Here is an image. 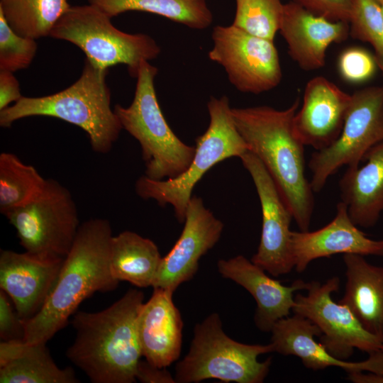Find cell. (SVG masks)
Wrapping results in <instances>:
<instances>
[{"label": "cell", "mask_w": 383, "mask_h": 383, "mask_svg": "<svg viewBox=\"0 0 383 383\" xmlns=\"http://www.w3.org/2000/svg\"><path fill=\"white\" fill-rule=\"evenodd\" d=\"M299 106L297 98L283 110L257 106L232 108L231 113L248 150L265 167L300 231H308L314 198L305 173V145L293 126Z\"/></svg>", "instance_id": "cell-1"}, {"label": "cell", "mask_w": 383, "mask_h": 383, "mask_svg": "<svg viewBox=\"0 0 383 383\" xmlns=\"http://www.w3.org/2000/svg\"><path fill=\"white\" fill-rule=\"evenodd\" d=\"M112 237L106 219L93 218L80 224L51 293L34 316L23 320L24 341L46 343L67 325L84 300L96 292L117 288L119 281L110 269Z\"/></svg>", "instance_id": "cell-2"}, {"label": "cell", "mask_w": 383, "mask_h": 383, "mask_svg": "<svg viewBox=\"0 0 383 383\" xmlns=\"http://www.w3.org/2000/svg\"><path fill=\"white\" fill-rule=\"evenodd\" d=\"M142 291L130 289L118 301L98 312L77 311L76 332L67 357L93 383H133L140 349L136 321L144 303Z\"/></svg>", "instance_id": "cell-3"}, {"label": "cell", "mask_w": 383, "mask_h": 383, "mask_svg": "<svg viewBox=\"0 0 383 383\" xmlns=\"http://www.w3.org/2000/svg\"><path fill=\"white\" fill-rule=\"evenodd\" d=\"M108 71L86 59L80 77L71 86L48 96H22L0 111V126L9 128L16 121L30 116L59 118L84 130L94 152L108 153L123 129L111 108Z\"/></svg>", "instance_id": "cell-4"}, {"label": "cell", "mask_w": 383, "mask_h": 383, "mask_svg": "<svg viewBox=\"0 0 383 383\" xmlns=\"http://www.w3.org/2000/svg\"><path fill=\"white\" fill-rule=\"evenodd\" d=\"M157 68L141 62L133 100L128 107L114 106L123 129L140 145L145 175L154 180L174 178L185 172L195 154V146L183 143L166 121L157 101L154 79Z\"/></svg>", "instance_id": "cell-5"}, {"label": "cell", "mask_w": 383, "mask_h": 383, "mask_svg": "<svg viewBox=\"0 0 383 383\" xmlns=\"http://www.w3.org/2000/svg\"><path fill=\"white\" fill-rule=\"evenodd\" d=\"M273 353L267 345L238 342L226 335L220 316L212 313L195 325L187 354L175 367L177 383H198L210 379L223 382L262 383L267 376L272 358L258 360Z\"/></svg>", "instance_id": "cell-6"}, {"label": "cell", "mask_w": 383, "mask_h": 383, "mask_svg": "<svg viewBox=\"0 0 383 383\" xmlns=\"http://www.w3.org/2000/svg\"><path fill=\"white\" fill-rule=\"evenodd\" d=\"M207 109L209 125L196 139L195 154L187 170L174 178L162 180H154L144 174L135 185L140 198L153 199L161 206L170 204L179 223H184L193 189L205 173L217 163L240 157L248 150L235 125L228 98L211 96Z\"/></svg>", "instance_id": "cell-7"}, {"label": "cell", "mask_w": 383, "mask_h": 383, "mask_svg": "<svg viewBox=\"0 0 383 383\" xmlns=\"http://www.w3.org/2000/svg\"><path fill=\"white\" fill-rule=\"evenodd\" d=\"M49 36L73 43L99 68L124 64L133 77H137L143 61L156 58L161 51L152 37L118 29L110 16L90 4L71 6Z\"/></svg>", "instance_id": "cell-8"}, {"label": "cell", "mask_w": 383, "mask_h": 383, "mask_svg": "<svg viewBox=\"0 0 383 383\" xmlns=\"http://www.w3.org/2000/svg\"><path fill=\"white\" fill-rule=\"evenodd\" d=\"M4 216L26 252L48 260L66 257L80 226L70 192L53 179L34 199Z\"/></svg>", "instance_id": "cell-9"}, {"label": "cell", "mask_w": 383, "mask_h": 383, "mask_svg": "<svg viewBox=\"0 0 383 383\" xmlns=\"http://www.w3.org/2000/svg\"><path fill=\"white\" fill-rule=\"evenodd\" d=\"M383 141V86H371L351 94L341 133L329 147L315 150L308 163L313 193L343 166L357 167L366 153Z\"/></svg>", "instance_id": "cell-10"}, {"label": "cell", "mask_w": 383, "mask_h": 383, "mask_svg": "<svg viewBox=\"0 0 383 383\" xmlns=\"http://www.w3.org/2000/svg\"><path fill=\"white\" fill-rule=\"evenodd\" d=\"M209 58L221 65L230 82L240 91L255 94L275 88L282 72L274 40L233 26L213 28Z\"/></svg>", "instance_id": "cell-11"}, {"label": "cell", "mask_w": 383, "mask_h": 383, "mask_svg": "<svg viewBox=\"0 0 383 383\" xmlns=\"http://www.w3.org/2000/svg\"><path fill=\"white\" fill-rule=\"evenodd\" d=\"M340 282L338 277L309 282L306 295H295L292 311L319 328V343L337 359L347 360L355 348L369 355L383 350V341L365 330L347 306L333 300Z\"/></svg>", "instance_id": "cell-12"}, {"label": "cell", "mask_w": 383, "mask_h": 383, "mask_svg": "<svg viewBox=\"0 0 383 383\" xmlns=\"http://www.w3.org/2000/svg\"><path fill=\"white\" fill-rule=\"evenodd\" d=\"M240 159L254 182L262 210V232L251 261L273 277L294 268L291 245L292 213L260 159L248 150Z\"/></svg>", "instance_id": "cell-13"}, {"label": "cell", "mask_w": 383, "mask_h": 383, "mask_svg": "<svg viewBox=\"0 0 383 383\" xmlns=\"http://www.w3.org/2000/svg\"><path fill=\"white\" fill-rule=\"evenodd\" d=\"M184 223L179 239L162 258L153 288L174 292L180 284L192 279L200 258L217 243L224 227L202 199L196 196L189 202Z\"/></svg>", "instance_id": "cell-14"}, {"label": "cell", "mask_w": 383, "mask_h": 383, "mask_svg": "<svg viewBox=\"0 0 383 383\" xmlns=\"http://www.w3.org/2000/svg\"><path fill=\"white\" fill-rule=\"evenodd\" d=\"M350 101L351 94L326 77L311 79L293 119L298 138L316 151L331 145L341 133Z\"/></svg>", "instance_id": "cell-15"}, {"label": "cell", "mask_w": 383, "mask_h": 383, "mask_svg": "<svg viewBox=\"0 0 383 383\" xmlns=\"http://www.w3.org/2000/svg\"><path fill=\"white\" fill-rule=\"evenodd\" d=\"M64 260L1 250L0 287L23 320L32 318L41 309L56 283Z\"/></svg>", "instance_id": "cell-16"}, {"label": "cell", "mask_w": 383, "mask_h": 383, "mask_svg": "<svg viewBox=\"0 0 383 383\" xmlns=\"http://www.w3.org/2000/svg\"><path fill=\"white\" fill-rule=\"evenodd\" d=\"M333 219L315 231L291 232L294 268L303 272L313 260L337 254L383 256V239L366 236L351 220L347 206L338 203Z\"/></svg>", "instance_id": "cell-17"}, {"label": "cell", "mask_w": 383, "mask_h": 383, "mask_svg": "<svg viewBox=\"0 0 383 383\" xmlns=\"http://www.w3.org/2000/svg\"><path fill=\"white\" fill-rule=\"evenodd\" d=\"M279 32L291 58L305 71L325 65L326 50L349 35V23L315 15L294 1L284 5Z\"/></svg>", "instance_id": "cell-18"}, {"label": "cell", "mask_w": 383, "mask_h": 383, "mask_svg": "<svg viewBox=\"0 0 383 383\" xmlns=\"http://www.w3.org/2000/svg\"><path fill=\"white\" fill-rule=\"evenodd\" d=\"M217 268L223 277L240 285L252 296L257 304L255 324L263 332H270L277 321L289 316L295 305L294 293L306 290L309 285L297 279L284 286L243 255L219 260Z\"/></svg>", "instance_id": "cell-19"}, {"label": "cell", "mask_w": 383, "mask_h": 383, "mask_svg": "<svg viewBox=\"0 0 383 383\" xmlns=\"http://www.w3.org/2000/svg\"><path fill=\"white\" fill-rule=\"evenodd\" d=\"M270 332L273 353L298 357L307 369L337 367L348 374L368 372L383 376V350L369 355L368 359L361 362L337 359L315 340V336L321 334L319 328L302 316L294 313L279 320Z\"/></svg>", "instance_id": "cell-20"}, {"label": "cell", "mask_w": 383, "mask_h": 383, "mask_svg": "<svg viewBox=\"0 0 383 383\" xmlns=\"http://www.w3.org/2000/svg\"><path fill=\"white\" fill-rule=\"evenodd\" d=\"M173 292L153 288L150 299L139 311L136 328L145 360L167 368L178 360L182 348L183 321L173 302Z\"/></svg>", "instance_id": "cell-21"}, {"label": "cell", "mask_w": 383, "mask_h": 383, "mask_svg": "<svg viewBox=\"0 0 383 383\" xmlns=\"http://www.w3.org/2000/svg\"><path fill=\"white\" fill-rule=\"evenodd\" d=\"M362 162V166L347 167L339 189L352 221L369 228L383 212V141L372 148Z\"/></svg>", "instance_id": "cell-22"}, {"label": "cell", "mask_w": 383, "mask_h": 383, "mask_svg": "<svg viewBox=\"0 0 383 383\" xmlns=\"http://www.w3.org/2000/svg\"><path fill=\"white\" fill-rule=\"evenodd\" d=\"M346 282L338 302L347 306L365 330L383 341V266L363 255L345 254Z\"/></svg>", "instance_id": "cell-23"}, {"label": "cell", "mask_w": 383, "mask_h": 383, "mask_svg": "<svg viewBox=\"0 0 383 383\" xmlns=\"http://www.w3.org/2000/svg\"><path fill=\"white\" fill-rule=\"evenodd\" d=\"M1 383H78L72 368L59 367L45 343H0Z\"/></svg>", "instance_id": "cell-24"}, {"label": "cell", "mask_w": 383, "mask_h": 383, "mask_svg": "<svg viewBox=\"0 0 383 383\" xmlns=\"http://www.w3.org/2000/svg\"><path fill=\"white\" fill-rule=\"evenodd\" d=\"M162 258L152 240L135 232L123 231L111 238L110 269L119 282L139 288L152 287Z\"/></svg>", "instance_id": "cell-25"}, {"label": "cell", "mask_w": 383, "mask_h": 383, "mask_svg": "<svg viewBox=\"0 0 383 383\" xmlns=\"http://www.w3.org/2000/svg\"><path fill=\"white\" fill-rule=\"evenodd\" d=\"M111 18L130 11L163 16L193 29H204L213 21L206 0H87Z\"/></svg>", "instance_id": "cell-26"}, {"label": "cell", "mask_w": 383, "mask_h": 383, "mask_svg": "<svg viewBox=\"0 0 383 383\" xmlns=\"http://www.w3.org/2000/svg\"><path fill=\"white\" fill-rule=\"evenodd\" d=\"M70 6L67 0H0V13L16 33L37 40L49 36Z\"/></svg>", "instance_id": "cell-27"}, {"label": "cell", "mask_w": 383, "mask_h": 383, "mask_svg": "<svg viewBox=\"0 0 383 383\" xmlns=\"http://www.w3.org/2000/svg\"><path fill=\"white\" fill-rule=\"evenodd\" d=\"M32 165L23 163L13 153L0 155V211L5 215L34 199L46 184Z\"/></svg>", "instance_id": "cell-28"}, {"label": "cell", "mask_w": 383, "mask_h": 383, "mask_svg": "<svg viewBox=\"0 0 383 383\" xmlns=\"http://www.w3.org/2000/svg\"><path fill=\"white\" fill-rule=\"evenodd\" d=\"M284 5L282 0H235L232 24L252 35L274 40Z\"/></svg>", "instance_id": "cell-29"}, {"label": "cell", "mask_w": 383, "mask_h": 383, "mask_svg": "<svg viewBox=\"0 0 383 383\" xmlns=\"http://www.w3.org/2000/svg\"><path fill=\"white\" fill-rule=\"evenodd\" d=\"M349 35L370 44L383 74V11L375 0H353Z\"/></svg>", "instance_id": "cell-30"}, {"label": "cell", "mask_w": 383, "mask_h": 383, "mask_svg": "<svg viewBox=\"0 0 383 383\" xmlns=\"http://www.w3.org/2000/svg\"><path fill=\"white\" fill-rule=\"evenodd\" d=\"M37 50L35 39L16 33L0 13V70L14 72L28 67Z\"/></svg>", "instance_id": "cell-31"}, {"label": "cell", "mask_w": 383, "mask_h": 383, "mask_svg": "<svg viewBox=\"0 0 383 383\" xmlns=\"http://www.w3.org/2000/svg\"><path fill=\"white\" fill-rule=\"evenodd\" d=\"M377 67L374 56L357 47L345 50L339 56L338 67L340 77L350 83L358 84L370 79Z\"/></svg>", "instance_id": "cell-32"}, {"label": "cell", "mask_w": 383, "mask_h": 383, "mask_svg": "<svg viewBox=\"0 0 383 383\" xmlns=\"http://www.w3.org/2000/svg\"><path fill=\"white\" fill-rule=\"evenodd\" d=\"M312 13L333 21L349 22L353 0H292Z\"/></svg>", "instance_id": "cell-33"}, {"label": "cell", "mask_w": 383, "mask_h": 383, "mask_svg": "<svg viewBox=\"0 0 383 383\" xmlns=\"http://www.w3.org/2000/svg\"><path fill=\"white\" fill-rule=\"evenodd\" d=\"M9 296L0 290V337L1 341L23 340L24 325Z\"/></svg>", "instance_id": "cell-34"}, {"label": "cell", "mask_w": 383, "mask_h": 383, "mask_svg": "<svg viewBox=\"0 0 383 383\" xmlns=\"http://www.w3.org/2000/svg\"><path fill=\"white\" fill-rule=\"evenodd\" d=\"M20 84L13 72L0 70V111L22 98Z\"/></svg>", "instance_id": "cell-35"}, {"label": "cell", "mask_w": 383, "mask_h": 383, "mask_svg": "<svg viewBox=\"0 0 383 383\" xmlns=\"http://www.w3.org/2000/svg\"><path fill=\"white\" fill-rule=\"evenodd\" d=\"M136 379L143 383H175L174 377L166 368L158 367L148 361L140 360Z\"/></svg>", "instance_id": "cell-36"}, {"label": "cell", "mask_w": 383, "mask_h": 383, "mask_svg": "<svg viewBox=\"0 0 383 383\" xmlns=\"http://www.w3.org/2000/svg\"><path fill=\"white\" fill-rule=\"evenodd\" d=\"M377 1L381 6L383 5V0H375Z\"/></svg>", "instance_id": "cell-37"}, {"label": "cell", "mask_w": 383, "mask_h": 383, "mask_svg": "<svg viewBox=\"0 0 383 383\" xmlns=\"http://www.w3.org/2000/svg\"><path fill=\"white\" fill-rule=\"evenodd\" d=\"M382 11H383V5L382 6Z\"/></svg>", "instance_id": "cell-38"}]
</instances>
